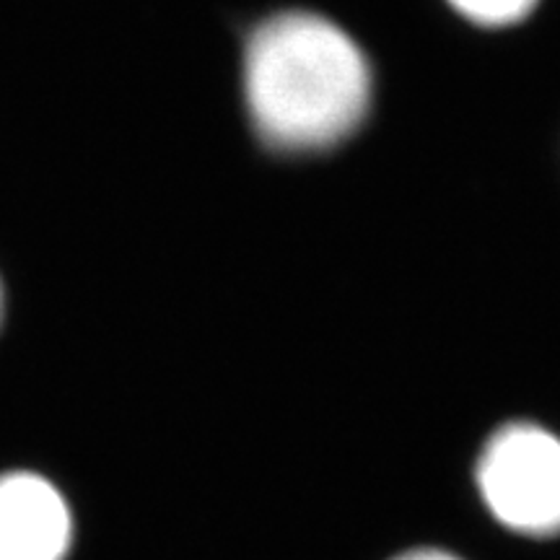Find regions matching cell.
<instances>
[{
	"mask_svg": "<svg viewBox=\"0 0 560 560\" xmlns=\"http://www.w3.org/2000/svg\"><path fill=\"white\" fill-rule=\"evenodd\" d=\"M244 91L257 136L270 149L319 151L361 125L371 73L340 26L289 11L262 21L247 39Z\"/></svg>",
	"mask_w": 560,
	"mask_h": 560,
	"instance_id": "cell-1",
	"label": "cell"
},
{
	"mask_svg": "<svg viewBox=\"0 0 560 560\" xmlns=\"http://www.w3.org/2000/svg\"><path fill=\"white\" fill-rule=\"evenodd\" d=\"M73 522L52 482L32 472L0 475V560H66Z\"/></svg>",
	"mask_w": 560,
	"mask_h": 560,
	"instance_id": "cell-3",
	"label": "cell"
},
{
	"mask_svg": "<svg viewBox=\"0 0 560 560\" xmlns=\"http://www.w3.org/2000/svg\"><path fill=\"white\" fill-rule=\"evenodd\" d=\"M392 560H462V558L439 548H418V550L400 552V556H395Z\"/></svg>",
	"mask_w": 560,
	"mask_h": 560,
	"instance_id": "cell-5",
	"label": "cell"
},
{
	"mask_svg": "<svg viewBox=\"0 0 560 560\" xmlns=\"http://www.w3.org/2000/svg\"><path fill=\"white\" fill-rule=\"evenodd\" d=\"M462 16L478 24L488 26H501V24H514L527 16L535 9L537 0H450Z\"/></svg>",
	"mask_w": 560,
	"mask_h": 560,
	"instance_id": "cell-4",
	"label": "cell"
},
{
	"mask_svg": "<svg viewBox=\"0 0 560 560\" xmlns=\"http://www.w3.org/2000/svg\"><path fill=\"white\" fill-rule=\"evenodd\" d=\"M0 317H3V291H0Z\"/></svg>",
	"mask_w": 560,
	"mask_h": 560,
	"instance_id": "cell-6",
	"label": "cell"
},
{
	"mask_svg": "<svg viewBox=\"0 0 560 560\" xmlns=\"http://www.w3.org/2000/svg\"><path fill=\"white\" fill-rule=\"evenodd\" d=\"M475 482L482 506L511 535H560V439L535 423L503 425L482 446Z\"/></svg>",
	"mask_w": 560,
	"mask_h": 560,
	"instance_id": "cell-2",
	"label": "cell"
}]
</instances>
